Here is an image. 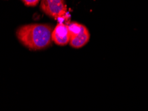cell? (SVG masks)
<instances>
[{
  "mask_svg": "<svg viewBox=\"0 0 148 111\" xmlns=\"http://www.w3.org/2000/svg\"><path fill=\"white\" fill-rule=\"evenodd\" d=\"M51 26L43 23H30L19 27L16 36L20 43L33 51L42 50L51 44Z\"/></svg>",
  "mask_w": 148,
  "mask_h": 111,
  "instance_id": "obj_1",
  "label": "cell"
},
{
  "mask_svg": "<svg viewBox=\"0 0 148 111\" xmlns=\"http://www.w3.org/2000/svg\"><path fill=\"white\" fill-rule=\"evenodd\" d=\"M67 25L70 35L69 45L75 49L84 47L90 39V33L86 26L77 22L69 23Z\"/></svg>",
  "mask_w": 148,
  "mask_h": 111,
  "instance_id": "obj_2",
  "label": "cell"
},
{
  "mask_svg": "<svg viewBox=\"0 0 148 111\" xmlns=\"http://www.w3.org/2000/svg\"><path fill=\"white\" fill-rule=\"evenodd\" d=\"M40 8L45 15L54 19L63 18L67 13V5L63 0H43L40 2Z\"/></svg>",
  "mask_w": 148,
  "mask_h": 111,
  "instance_id": "obj_3",
  "label": "cell"
},
{
  "mask_svg": "<svg viewBox=\"0 0 148 111\" xmlns=\"http://www.w3.org/2000/svg\"><path fill=\"white\" fill-rule=\"evenodd\" d=\"M51 39L59 46H66L69 44L70 35L67 24L64 23H58L52 31Z\"/></svg>",
  "mask_w": 148,
  "mask_h": 111,
  "instance_id": "obj_4",
  "label": "cell"
},
{
  "mask_svg": "<svg viewBox=\"0 0 148 111\" xmlns=\"http://www.w3.org/2000/svg\"><path fill=\"white\" fill-rule=\"evenodd\" d=\"M22 2L27 7H36L40 1L39 0H23Z\"/></svg>",
  "mask_w": 148,
  "mask_h": 111,
  "instance_id": "obj_5",
  "label": "cell"
}]
</instances>
